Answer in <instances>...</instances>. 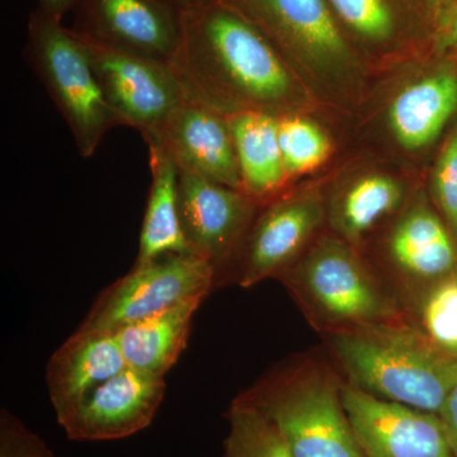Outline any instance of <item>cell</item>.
Segmentation results:
<instances>
[{"mask_svg":"<svg viewBox=\"0 0 457 457\" xmlns=\"http://www.w3.org/2000/svg\"><path fill=\"white\" fill-rule=\"evenodd\" d=\"M179 46L170 62L186 99L230 116L300 113L308 89L248 21L218 0L179 12Z\"/></svg>","mask_w":457,"mask_h":457,"instance_id":"cell-1","label":"cell"},{"mask_svg":"<svg viewBox=\"0 0 457 457\" xmlns=\"http://www.w3.org/2000/svg\"><path fill=\"white\" fill-rule=\"evenodd\" d=\"M320 337L343 380L376 398L440 414L457 385V354L405 317Z\"/></svg>","mask_w":457,"mask_h":457,"instance_id":"cell-2","label":"cell"},{"mask_svg":"<svg viewBox=\"0 0 457 457\" xmlns=\"http://www.w3.org/2000/svg\"><path fill=\"white\" fill-rule=\"evenodd\" d=\"M342 390L343 378L329 357L309 352L270 369L234 400L270 420L293 457H365Z\"/></svg>","mask_w":457,"mask_h":457,"instance_id":"cell-3","label":"cell"},{"mask_svg":"<svg viewBox=\"0 0 457 457\" xmlns=\"http://www.w3.org/2000/svg\"><path fill=\"white\" fill-rule=\"evenodd\" d=\"M278 279L320 336L405 317L368 257L330 231Z\"/></svg>","mask_w":457,"mask_h":457,"instance_id":"cell-4","label":"cell"},{"mask_svg":"<svg viewBox=\"0 0 457 457\" xmlns=\"http://www.w3.org/2000/svg\"><path fill=\"white\" fill-rule=\"evenodd\" d=\"M248 21L302 80L329 97L350 96L362 80L359 54L327 0H218Z\"/></svg>","mask_w":457,"mask_h":457,"instance_id":"cell-5","label":"cell"},{"mask_svg":"<svg viewBox=\"0 0 457 457\" xmlns=\"http://www.w3.org/2000/svg\"><path fill=\"white\" fill-rule=\"evenodd\" d=\"M25 55L71 129L78 153L95 155L104 135L120 122L79 36L36 9L27 27Z\"/></svg>","mask_w":457,"mask_h":457,"instance_id":"cell-6","label":"cell"},{"mask_svg":"<svg viewBox=\"0 0 457 457\" xmlns=\"http://www.w3.org/2000/svg\"><path fill=\"white\" fill-rule=\"evenodd\" d=\"M396 297L405 318L441 282L457 276V243L423 196L393 219L375 258H368Z\"/></svg>","mask_w":457,"mask_h":457,"instance_id":"cell-7","label":"cell"},{"mask_svg":"<svg viewBox=\"0 0 457 457\" xmlns=\"http://www.w3.org/2000/svg\"><path fill=\"white\" fill-rule=\"evenodd\" d=\"M215 270L200 255H164L135 264L130 272L104 288L77 330L110 333L177 306L201 300L215 288Z\"/></svg>","mask_w":457,"mask_h":457,"instance_id":"cell-8","label":"cell"},{"mask_svg":"<svg viewBox=\"0 0 457 457\" xmlns=\"http://www.w3.org/2000/svg\"><path fill=\"white\" fill-rule=\"evenodd\" d=\"M180 221L191 253L215 270V288L233 281L240 252L262 204L242 189L228 187L179 168Z\"/></svg>","mask_w":457,"mask_h":457,"instance_id":"cell-9","label":"cell"},{"mask_svg":"<svg viewBox=\"0 0 457 457\" xmlns=\"http://www.w3.org/2000/svg\"><path fill=\"white\" fill-rule=\"evenodd\" d=\"M249 228L233 281L251 288L279 278L299 260L327 225L326 197L302 189L264 203Z\"/></svg>","mask_w":457,"mask_h":457,"instance_id":"cell-10","label":"cell"},{"mask_svg":"<svg viewBox=\"0 0 457 457\" xmlns=\"http://www.w3.org/2000/svg\"><path fill=\"white\" fill-rule=\"evenodd\" d=\"M78 36L120 125L130 126L145 137L185 101L179 78L168 62L111 49Z\"/></svg>","mask_w":457,"mask_h":457,"instance_id":"cell-11","label":"cell"},{"mask_svg":"<svg viewBox=\"0 0 457 457\" xmlns=\"http://www.w3.org/2000/svg\"><path fill=\"white\" fill-rule=\"evenodd\" d=\"M342 395L365 457H456L438 414L376 398L345 380Z\"/></svg>","mask_w":457,"mask_h":457,"instance_id":"cell-12","label":"cell"},{"mask_svg":"<svg viewBox=\"0 0 457 457\" xmlns=\"http://www.w3.org/2000/svg\"><path fill=\"white\" fill-rule=\"evenodd\" d=\"M73 31L111 49L170 62L179 13L163 0H75Z\"/></svg>","mask_w":457,"mask_h":457,"instance_id":"cell-13","label":"cell"},{"mask_svg":"<svg viewBox=\"0 0 457 457\" xmlns=\"http://www.w3.org/2000/svg\"><path fill=\"white\" fill-rule=\"evenodd\" d=\"M165 390V378L128 366L98 385L59 425L73 441L130 437L152 425Z\"/></svg>","mask_w":457,"mask_h":457,"instance_id":"cell-14","label":"cell"},{"mask_svg":"<svg viewBox=\"0 0 457 457\" xmlns=\"http://www.w3.org/2000/svg\"><path fill=\"white\" fill-rule=\"evenodd\" d=\"M144 140L163 149L177 167L242 189L233 135L224 114L185 99Z\"/></svg>","mask_w":457,"mask_h":457,"instance_id":"cell-15","label":"cell"},{"mask_svg":"<svg viewBox=\"0 0 457 457\" xmlns=\"http://www.w3.org/2000/svg\"><path fill=\"white\" fill-rule=\"evenodd\" d=\"M352 46L387 56L414 49L431 32L437 0H327Z\"/></svg>","mask_w":457,"mask_h":457,"instance_id":"cell-16","label":"cell"},{"mask_svg":"<svg viewBox=\"0 0 457 457\" xmlns=\"http://www.w3.org/2000/svg\"><path fill=\"white\" fill-rule=\"evenodd\" d=\"M128 368L110 333L75 330L46 366V385L57 423L98 385Z\"/></svg>","mask_w":457,"mask_h":457,"instance_id":"cell-17","label":"cell"},{"mask_svg":"<svg viewBox=\"0 0 457 457\" xmlns=\"http://www.w3.org/2000/svg\"><path fill=\"white\" fill-rule=\"evenodd\" d=\"M408 203L400 180L384 173L365 174L326 198L327 225L330 233L362 252L376 228Z\"/></svg>","mask_w":457,"mask_h":457,"instance_id":"cell-18","label":"cell"},{"mask_svg":"<svg viewBox=\"0 0 457 457\" xmlns=\"http://www.w3.org/2000/svg\"><path fill=\"white\" fill-rule=\"evenodd\" d=\"M228 117L242 191L261 204L278 196L287 185L278 143V117L243 111Z\"/></svg>","mask_w":457,"mask_h":457,"instance_id":"cell-19","label":"cell"},{"mask_svg":"<svg viewBox=\"0 0 457 457\" xmlns=\"http://www.w3.org/2000/svg\"><path fill=\"white\" fill-rule=\"evenodd\" d=\"M203 303H187L114 332L126 365L165 378L187 347L192 321Z\"/></svg>","mask_w":457,"mask_h":457,"instance_id":"cell-20","label":"cell"},{"mask_svg":"<svg viewBox=\"0 0 457 457\" xmlns=\"http://www.w3.org/2000/svg\"><path fill=\"white\" fill-rule=\"evenodd\" d=\"M147 146L152 185L141 227L137 266L164 255L191 253L180 221L177 165L161 147Z\"/></svg>","mask_w":457,"mask_h":457,"instance_id":"cell-21","label":"cell"},{"mask_svg":"<svg viewBox=\"0 0 457 457\" xmlns=\"http://www.w3.org/2000/svg\"><path fill=\"white\" fill-rule=\"evenodd\" d=\"M457 110V78L438 73L402 90L389 108V122L400 145H429Z\"/></svg>","mask_w":457,"mask_h":457,"instance_id":"cell-22","label":"cell"},{"mask_svg":"<svg viewBox=\"0 0 457 457\" xmlns=\"http://www.w3.org/2000/svg\"><path fill=\"white\" fill-rule=\"evenodd\" d=\"M227 420L222 457H293L276 426L253 408L233 400Z\"/></svg>","mask_w":457,"mask_h":457,"instance_id":"cell-23","label":"cell"},{"mask_svg":"<svg viewBox=\"0 0 457 457\" xmlns=\"http://www.w3.org/2000/svg\"><path fill=\"white\" fill-rule=\"evenodd\" d=\"M278 143L288 179L320 167L332 153L326 132L302 113L278 117Z\"/></svg>","mask_w":457,"mask_h":457,"instance_id":"cell-24","label":"cell"},{"mask_svg":"<svg viewBox=\"0 0 457 457\" xmlns=\"http://www.w3.org/2000/svg\"><path fill=\"white\" fill-rule=\"evenodd\" d=\"M407 319L436 347L457 354V276L433 287Z\"/></svg>","mask_w":457,"mask_h":457,"instance_id":"cell-25","label":"cell"},{"mask_svg":"<svg viewBox=\"0 0 457 457\" xmlns=\"http://www.w3.org/2000/svg\"><path fill=\"white\" fill-rule=\"evenodd\" d=\"M433 200L457 243V128L438 156L433 173Z\"/></svg>","mask_w":457,"mask_h":457,"instance_id":"cell-26","label":"cell"},{"mask_svg":"<svg viewBox=\"0 0 457 457\" xmlns=\"http://www.w3.org/2000/svg\"><path fill=\"white\" fill-rule=\"evenodd\" d=\"M0 457H55L46 442L11 411H0Z\"/></svg>","mask_w":457,"mask_h":457,"instance_id":"cell-27","label":"cell"},{"mask_svg":"<svg viewBox=\"0 0 457 457\" xmlns=\"http://www.w3.org/2000/svg\"><path fill=\"white\" fill-rule=\"evenodd\" d=\"M438 416L444 423L451 449L457 457V385L450 393L449 398L445 402Z\"/></svg>","mask_w":457,"mask_h":457,"instance_id":"cell-28","label":"cell"},{"mask_svg":"<svg viewBox=\"0 0 457 457\" xmlns=\"http://www.w3.org/2000/svg\"><path fill=\"white\" fill-rule=\"evenodd\" d=\"M37 11L57 21H62L68 12L73 11L75 0H37Z\"/></svg>","mask_w":457,"mask_h":457,"instance_id":"cell-29","label":"cell"},{"mask_svg":"<svg viewBox=\"0 0 457 457\" xmlns=\"http://www.w3.org/2000/svg\"><path fill=\"white\" fill-rule=\"evenodd\" d=\"M441 44L446 49H449V47H453V49L456 47L457 49V2L453 13H451L449 22H447L444 33H442Z\"/></svg>","mask_w":457,"mask_h":457,"instance_id":"cell-30","label":"cell"},{"mask_svg":"<svg viewBox=\"0 0 457 457\" xmlns=\"http://www.w3.org/2000/svg\"><path fill=\"white\" fill-rule=\"evenodd\" d=\"M167 3L170 7L173 8L174 11L179 13V11L188 7V5L195 4V3L200 2V0H163Z\"/></svg>","mask_w":457,"mask_h":457,"instance_id":"cell-31","label":"cell"},{"mask_svg":"<svg viewBox=\"0 0 457 457\" xmlns=\"http://www.w3.org/2000/svg\"><path fill=\"white\" fill-rule=\"evenodd\" d=\"M438 3H445L447 2V0H437Z\"/></svg>","mask_w":457,"mask_h":457,"instance_id":"cell-32","label":"cell"}]
</instances>
